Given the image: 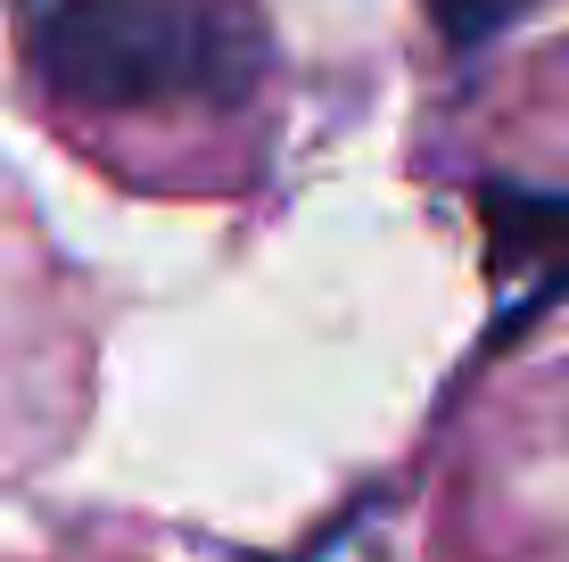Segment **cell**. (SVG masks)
<instances>
[{
    "label": "cell",
    "mask_w": 569,
    "mask_h": 562,
    "mask_svg": "<svg viewBox=\"0 0 569 562\" xmlns=\"http://www.w3.org/2000/svg\"><path fill=\"white\" fill-rule=\"evenodd\" d=\"M58 108H248L272 67L257 0H0Z\"/></svg>",
    "instance_id": "1"
},
{
    "label": "cell",
    "mask_w": 569,
    "mask_h": 562,
    "mask_svg": "<svg viewBox=\"0 0 569 562\" xmlns=\"http://www.w3.org/2000/svg\"><path fill=\"white\" fill-rule=\"evenodd\" d=\"M470 207H479V231H487V282L503 289V323L487 339L503 347L512 332H528L537 315H553L569 298V190L479 174Z\"/></svg>",
    "instance_id": "2"
},
{
    "label": "cell",
    "mask_w": 569,
    "mask_h": 562,
    "mask_svg": "<svg viewBox=\"0 0 569 562\" xmlns=\"http://www.w3.org/2000/svg\"><path fill=\"white\" fill-rule=\"evenodd\" d=\"M421 9H429V26H438V42L455 58H470V50L496 42V33H512L537 0H421Z\"/></svg>",
    "instance_id": "3"
}]
</instances>
